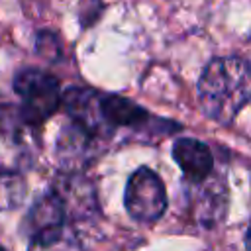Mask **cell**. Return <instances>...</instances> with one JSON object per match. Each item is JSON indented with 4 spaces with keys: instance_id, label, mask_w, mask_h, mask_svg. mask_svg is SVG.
<instances>
[{
    "instance_id": "52a82bcc",
    "label": "cell",
    "mask_w": 251,
    "mask_h": 251,
    "mask_svg": "<svg viewBox=\"0 0 251 251\" xmlns=\"http://www.w3.org/2000/svg\"><path fill=\"white\" fill-rule=\"evenodd\" d=\"M65 224H67V214L63 202L59 200L57 194L51 192L39 198L29 208V212L22 220V233L29 239H39L61 231Z\"/></svg>"
},
{
    "instance_id": "8fae6325",
    "label": "cell",
    "mask_w": 251,
    "mask_h": 251,
    "mask_svg": "<svg viewBox=\"0 0 251 251\" xmlns=\"http://www.w3.org/2000/svg\"><path fill=\"white\" fill-rule=\"evenodd\" d=\"M29 251H82V245L69 227H63L47 237L31 239Z\"/></svg>"
},
{
    "instance_id": "7c38bea8",
    "label": "cell",
    "mask_w": 251,
    "mask_h": 251,
    "mask_svg": "<svg viewBox=\"0 0 251 251\" xmlns=\"http://www.w3.org/2000/svg\"><path fill=\"white\" fill-rule=\"evenodd\" d=\"M24 127H27V126L20 114V108L2 104L0 106V133L8 135L12 139H20Z\"/></svg>"
},
{
    "instance_id": "3957f363",
    "label": "cell",
    "mask_w": 251,
    "mask_h": 251,
    "mask_svg": "<svg viewBox=\"0 0 251 251\" xmlns=\"http://www.w3.org/2000/svg\"><path fill=\"white\" fill-rule=\"evenodd\" d=\"M124 204L133 220L141 224L157 222L167 210V192L161 176L149 167L133 171L126 184Z\"/></svg>"
},
{
    "instance_id": "30bf717a",
    "label": "cell",
    "mask_w": 251,
    "mask_h": 251,
    "mask_svg": "<svg viewBox=\"0 0 251 251\" xmlns=\"http://www.w3.org/2000/svg\"><path fill=\"white\" fill-rule=\"evenodd\" d=\"M27 186L20 173L0 167V212H10L22 206Z\"/></svg>"
},
{
    "instance_id": "4fadbf2b",
    "label": "cell",
    "mask_w": 251,
    "mask_h": 251,
    "mask_svg": "<svg viewBox=\"0 0 251 251\" xmlns=\"http://www.w3.org/2000/svg\"><path fill=\"white\" fill-rule=\"evenodd\" d=\"M245 247H247V251H251V224H249V229L245 235Z\"/></svg>"
},
{
    "instance_id": "277c9868",
    "label": "cell",
    "mask_w": 251,
    "mask_h": 251,
    "mask_svg": "<svg viewBox=\"0 0 251 251\" xmlns=\"http://www.w3.org/2000/svg\"><path fill=\"white\" fill-rule=\"evenodd\" d=\"M63 110L73 120V124L80 126L88 133L96 137H110L114 127L106 122L100 106V92L84 86H73L61 96Z\"/></svg>"
},
{
    "instance_id": "9c48e42d",
    "label": "cell",
    "mask_w": 251,
    "mask_h": 251,
    "mask_svg": "<svg viewBox=\"0 0 251 251\" xmlns=\"http://www.w3.org/2000/svg\"><path fill=\"white\" fill-rule=\"evenodd\" d=\"M100 106L110 127H139L153 118L145 108L118 94H100Z\"/></svg>"
},
{
    "instance_id": "5b68a950",
    "label": "cell",
    "mask_w": 251,
    "mask_h": 251,
    "mask_svg": "<svg viewBox=\"0 0 251 251\" xmlns=\"http://www.w3.org/2000/svg\"><path fill=\"white\" fill-rule=\"evenodd\" d=\"M100 137L88 133L80 126L73 124L71 127H63L55 145V157L63 171L80 173L100 151Z\"/></svg>"
},
{
    "instance_id": "5bb4252c",
    "label": "cell",
    "mask_w": 251,
    "mask_h": 251,
    "mask_svg": "<svg viewBox=\"0 0 251 251\" xmlns=\"http://www.w3.org/2000/svg\"><path fill=\"white\" fill-rule=\"evenodd\" d=\"M0 251H6V249H4V247H2V245H0Z\"/></svg>"
},
{
    "instance_id": "8992f818",
    "label": "cell",
    "mask_w": 251,
    "mask_h": 251,
    "mask_svg": "<svg viewBox=\"0 0 251 251\" xmlns=\"http://www.w3.org/2000/svg\"><path fill=\"white\" fill-rule=\"evenodd\" d=\"M53 194L59 196L63 202L67 220H84L88 214L96 210V194L88 178H84L80 173H67L57 178L53 184Z\"/></svg>"
},
{
    "instance_id": "7a4b0ae2",
    "label": "cell",
    "mask_w": 251,
    "mask_h": 251,
    "mask_svg": "<svg viewBox=\"0 0 251 251\" xmlns=\"http://www.w3.org/2000/svg\"><path fill=\"white\" fill-rule=\"evenodd\" d=\"M14 90L22 100L20 114L27 127L45 124L61 106L59 78L39 69H24L14 76Z\"/></svg>"
},
{
    "instance_id": "6da1fadb",
    "label": "cell",
    "mask_w": 251,
    "mask_h": 251,
    "mask_svg": "<svg viewBox=\"0 0 251 251\" xmlns=\"http://www.w3.org/2000/svg\"><path fill=\"white\" fill-rule=\"evenodd\" d=\"M196 90L206 118L231 124L251 100V63L243 57L212 59L204 67Z\"/></svg>"
},
{
    "instance_id": "ba28073f",
    "label": "cell",
    "mask_w": 251,
    "mask_h": 251,
    "mask_svg": "<svg viewBox=\"0 0 251 251\" xmlns=\"http://www.w3.org/2000/svg\"><path fill=\"white\" fill-rule=\"evenodd\" d=\"M173 159L176 161L188 182L206 180L214 167L210 147L192 137H180L173 143Z\"/></svg>"
}]
</instances>
